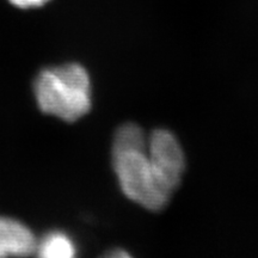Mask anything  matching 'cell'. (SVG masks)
Returning <instances> with one entry per match:
<instances>
[{
    "label": "cell",
    "instance_id": "obj_1",
    "mask_svg": "<svg viewBox=\"0 0 258 258\" xmlns=\"http://www.w3.org/2000/svg\"><path fill=\"white\" fill-rule=\"evenodd\" d=\"M37 105L44 114L74 122L91 109V83L86 70L66 63L42 70L34 83Z\"/></svg>",
    "mask_w": 258,
    "mask_h": 258
},
{
    "label": "cell",
    "instance_id": "obj_2",
    "mask_svg": "<svg viewBox=\"0 0 258 258\" xmlns=\"http://www.w3.org/2000/svg\"><path fill=\"white\" fill-rule=\"evenodd\" d=\"M112 164L121 190L129 200L148 211H160L172 191L159 178L144 147L112 148Z\"/></svg>",
    "mask_w": 258,
    "mask_h": 258
},
{
    "label": "cell",
    "instance_id": "obj_3",
    "mask_svg": "<svg viewBox=\"0 0 258 258\" xmlns=\"http://www.w3.org/2000/svg\"><path fill=\"white\" fill-rule=\"evenodd\" d=\"M147 153L159 178L175 191L185 167L184 153L177 138L166 129H156L147 139Z\"/></svg>",
    "mask_w": 258,
    "mask_h": 258
},
{
    "label": "cell",
    "instance_id": "obj_4",
    "mask_svg": "<svg viewBox=\"0 0 258 258\" xmlns=\"http://www.w3.org/2000/svg\"><path fill=\"white\" fill-rule=\"evenodd\" d=\"M37 240L27 225L0 217V257L29 256L36 252Z\"/></svg>",
    "mask_w": 258,
    "mask_h": 258
},
{
    "label": "cell",
    "instance_id": "obj_5",
    "mask_svg": "<svg viewBox=\"0 0 258 258\" xmlns=\"http://www.w3.org/2000/svg\"><path fill=\"white\" fill-rule=\"evenodd\" d=\"M36 253L44 258H72L77 253V246L70 235L53 231L37 241Z\"/></svg>",
    "mask_w": 258,
    "mask_h": 258
},
{
    "label": "cell",
    "instance_id": "obj_6",
    "mask_svg": "<svg viewBox=\"0 0 258 258\" xmlns=\"http://www.w3.org/2000/svg\"><path fill=\"white\" fill-rule=\"evenodd\" d=\"M12 5L18 9L29 10V9H37L47 4L49 0H9Z\"/></svg>",
    "mask_w": 258,
    "mask_h": 258
}]
</instances>
